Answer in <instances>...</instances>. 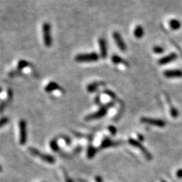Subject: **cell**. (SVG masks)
<instances>
[{
	"mask_svg": "<svg viewBox=\"0 0 182 182\" xmlns=\"http://www.w3.org/2000/svg\"><path fill=\"white\" fill-rule=\"evenodd\" d=\"M99 59V56L96 53H83V54H78L76 56L75 61L80 63L84 62H97Z\"/></svg>",
	"mask_w": 182,
	"mask_h": 182,
	"instance_id": "1",
	"label": "cell"
},
{
	"mask_svg": "<svg viewBox=\"0 0 182 182\" xmlns=\"http://www.w3.org/2000/svg\"><path fill=\"white\" fill-rule=\"evenodd\" d=\"M114 106V102H109L107 105L102 106L101 107L99 111L93 113V114H89L88 115H86L85 117V120L86 121H90V120H94V119H101V118L104 117V116L106 115L107 113V109L110 107L113 106Z\"/></svg>",
	"mask_w": 182,
	"mask_h": 182,
	"instance_id": "2",
	"label": "cell"
},
{
	"mask_svg": "<svg viewBox=\"0 0 182 182\" xmlns=\"http://www.w3.org/2000/svg\"><path fill=\"white\" fill-rule=\"evenodd\" d=\"M43 41L46 47H50L53 44V39L51 34V25L50 23H44L43 24Z\"/></svg>",
	"mask_w": 182,
	"mask_h": 182,
	"instance_id": "3",
	"label": "cell"
},
{
	"mask_svg": "<svg viewBox=\"0 0 182 182\" xmlns=\"http://www.w3.org/2000/svg\"><path fill=\"white\" fill-rule=\"evenodd\" d=\"M29 151L33 156L40 157V159H41L42 160H43L46 162L53 164L56 162V159H55L53 156H50V155H48V154H45V153H42L41 152L39 151V150H37V149L34 148V147H30Z\"/></svg>",
	"mask_w": 182,
	"mask_h": 182,
	"instance_id": "4",
	"label": "cell"
},
{
	"mask_svg": "<svg viewBox=\"0 0 182 182\" xmlns=\"http://www.w3.org/2000/svg\"><path fill=\"white\" fill-rule=\"evenodd\" d=\"M128 142H129V144H131V145H132L133 147L141 150V153L144 154V156H145L147 160H151V159H153V156L150 154V152H149L148 150H147V149L145 148V147L143 146V144H141V143H140L139 141L135 139H133V138H129Z\"/></svg>",
	"mask_w": 182,
	"mask_h": 182,
	"instance_id": "5",
	"label": "cell"
},
{
	"mask_svg": "<svg viewBox=\"0 0 182 182\" xmlns=\"http://www.w3.org/2000/svg\"><path fill=\"white\" fill-rule=\"evenodd\" d=\"M141 122L142 123L147 124L150 125H153V126L159 127V128H163L165 126V122L162 120V119H152V118L148 117H142L141 119Z\"/></svg>",
	"mask_w": 182,
	"mask_h": 182,
	"instance_id": "6",
	"label": "cell"
},
{
	"mask_svg": "<svg viewBox=\"0 0 182 182\" xmlns=\"http://www.w3.org/2000/svg\"><path fill=\"white\" fill-rule=\"evenodd\" d=\"M19 132H20V138L19 142L21 145L26 144L28 133H27V124L24 120H21L19 122Z\"/></svg>",
	"mask_w": 182,
	"mask_h": 182,
	"instance_id": "7",
	"label": "cell"
},
{
	"mask_svg": "<svg viewBox=\"0 0 182 182\" xmlns=\"http://www.w3.org/2000/svg\"><path fill=\"white\" fill-rule=\"evenodd\" d=\"M112 37H113V39H114L116 45H117L118 47L119 48V50L122 52L126 51L127 50L126 44H125V41H124L123 39H122L121 34H119V32H117V31H115V32L112 34Z\"/></svg>",
	"mask_w": 182,
	"mask_h": 182,
	"instance_id": "8",
	"label": "cell"
},
{
	"mask_svg": "<svg viewBox=\"0 0 182 182\" xmlns=\"http://www.w3.org/2000/svg\"><path fill=\"white\" fill-rule=\"evenodd\" d=\"M164 96H165V100H166L167 104H168V107H169V112L170 114H171V116L172 118H174V119H177L179 115L178 111H177V109L175 107H174L172 106L171 99H169V96H168L166 93H164Z\"/></svg>",
	"mask_w": 182,
	"mask_h": 182,
	"instance_id": "9",
	"label": "cell"
},
{
	"mask_svg": "<svg viewBox=\"0 0 182 182\" xmlns=\"http://www.w3.org/2000/svg\"><path fill=\"white\" fill-rule=\"evenodd\" d=\"M177 58V54H175V53H170V54L167 55L166 56H164V57L161 58V59L158 61V63H159V65H166V64L170 63V62H172L173 61L175 60Z\"/></svg>",
	"mask_w": 182,
	"mask_h": 182,
	"instance_id": "10",
	"label": "cell"
},
{
	"mask_svg": "<svg viewBox=\"0 0 182 182\" xmlns=\"http://www.w3.org/2000/svg\"><path fill=\"white\" fill-rule=\"evenodd\" d=\"M163 75L167 78H177L182 77V71L180 70H167L164 71Z\"/></svg>",
	"mask_w": 182,
	"mask_h": 182,
	"instance_id": "11",
	"label": "cell"
},
{
	"mask_svg": "<svg viewBox=\"0 0 182 182\" xmlns=\"http://www.w3.org/2000/svg\"><path fill=\"white\" fill-rule=\"evenodd\" d=\"M99 45L100 49V56L102 59H106L107 57V44L106 40L101 37L99 39Z\"/></svg>",
	"mask_w": 182,
	"mask_h": 182,
	"instance_id": "12",
	"label": "cell"
},
{
	"mask_svg": "<svg viewBox=\"0 0 182 182\" xmlns=\"http://www.w3.org/2000/svg\"><path fill=\"white\" fill-rule=\"evenodd\" d=\"M105 83L104 82H93L92 83H89L86 87V89L89 93H93L96 89H98L99 86H104Z\"/></svg>",
	"mask_w": 182,
	"mask_h": 182,
	"instance_id": "13",
	"label": "cell"
},
{
	"mask_svg": "<svg viewBox=\"0 0 182 182\" xmlns=\"http://www.w3.org/2000/svg\"><path fill=\"white\" fill-rule=\"evenodd\" d=\"M56 89H59V90H63L62 88L56 82H50V83L47 85V86L45 87V90L47 92H52V91L56 90Z\"/></svg>",
	"mask_w": 182,
	"mask_h": 182,
	"instance_id": "14",
	"label": "cell"
},
{
	"mask_svg": "<svg viewBox=\"0 0 182 182\" xmlns=\"http://www.w3.org/2000/svg\"><path fill=\"white\" fill-rule=\"evenodd\" d=\"M168 26L170 28L174 31H177V30L180 29V26H181V23L177 19H171L168 21Z\"/></svg>",
	"mask_w": 182,
	"mask_h": 182,
	"instance_id": "15",
	"label": "cell"
},
{
	"mask_svg": "<svg viewBox=\"0 0 182 182\" xmlns=\"http://www.w3.org/2000/svg\"><path fill=\"white\" fill-rule=\"evenodd\" d=\"M112 61L113 63L115 64V65H118V64H123V65H126V66L129 65L128 62H126L125 59H123L122 57H120V56H119L116 54H114L112 56Z\"/></svg>",
	"mask_w": 182,
	"mask_h": 182,
	"instance_id": "16",
	"label": "cell"
},
{
	"mask_svg": "<svg viewBox=\"0 0 182 182\" xmlns=\"http://www.w3.org/2000/svg\"><path fill=\"white\" fill-rule=\"evenodd\" d=\"M144 34V30L141 25H138V26L134 28V35L137 39L142 38Z\"/></svg>",
	"mask_w": 182,
	"mask_h": 182,
	"instance_id": "17",
	"label": "cell"
},
{
	"mask_svg": "<svg viewBox=\"0 0 182 182\" xmlns=\"http://www.w3.org/2000/svg\"><path fill=\"white\" fill-rule=\"evenodd\" d=\"M114 143L111 141V139L109 138H106L103 140V141L102 142V144H101V147L102 148H107V147H112V145H114Z\"/></svg>",
	"mask_w": 182,
	"mask_h": 182,
	"instance_id": "18",
	"label": "cell"
},
{
	"mask_svg": "<svg viewBox=\"0 0 182 182\" xmlns=\"http://www.w3.org/2000/svg\"><path fill=\"white\" fill-rule=\"evenodd\" d=\"M29 65L30 64L25 60L19 61V62L18 63V71H21V70L24 69V68H27V67L29 66Z\"/></svg>",
	"mask_w": 182,
	"mask_h": 182,
	"instance_id": "19",
	"label": "cell"
},
{
	"mask_svg": "<svg viewBox=\"0 0 182 182\" xmlns=\"http://www.w3.org/2000/svg\"><path fill=\"white\" fill-rule=\"evenodd\" d=\"M96 154V150L93 146H89L87 150V157L89 159H92L93 157V156Z\"/></svg>",
	"mask_w": 182,
	"mask_h": 182,
	"instance_id": "20",
	"label": "cell"
},
{
	"mask_svg": "<svg viewBox=\"0 0 182 182\" xmlns=\"http://www.w3.org/2000/svg\"><path fill=\"white\" fill-rule=\"evenodd\" d=\"M104 93H105L106 94L108 95V96H109V97H111L112 99H113L114 100H118L117 95H116L115 93L114 92H112V90H109V89H105V90H104Z\"/></svg>",
	"mask_w": 182,
	"mask_h": 182,
	"instance_id": "21",
	"label": "cell"
},
{
	"mask_svg": "<svg viewBox=\"0 0 182 182\" xmlns=\"http://www.w3.org/2000/svg\"><path fill=\"white\" fill-rule=\"evenodd\" d=\"M50 147H51L52 150L55 152L59 151V146H58L57 141L55 139H53V141H50Z\"/></svg>",
	"mask_w": 182,
	"mask_h": 182,
	"instance_id": "22",
	"label": "cell"
},
{
	"mask_svg": "<svg viewBox=\"0 0 182 182\" xmlns=\"http://www.w3.org/2000/svg\"><path fill=\"white\" fill-rule=\"evenodd\" d=\"M153 51L154 53L156 54H162L165 52V50L163 49V47H160V46H156L153 48Z\"/></svg>",
	"mask_w": 182,
	"mask_h": 182,
	"instance_id": "23",
	"label": "cell"
},
{
	"mask_svg": "<svg viewBox=\"0 0 182 182\" xmlns=\"http://www.w3.org/2000/svg\"><path fill=\"white\" fill-rule=\"evenodd\" d=\"M8 122V119L6 117H3L2 119H0V128H2V126H4L5 125H6Z\"/></svg>",
	"mask_w": 182,
	"mask_h": 182,
	"instance_id": "24",
	"label": "cell"
},
{
	"mask_svg": "<svg viewBox=\"0 0 182 182\" xmlns=\"http://www.w3.org/2000/svg\"><path fill=\"white\" fill-rule=\"evenodd\" d=\"M109 131L111 132V134H112V135H115L116 133H117V130H116V128H115L114 126H109Z\"/></svg>",
	"mask_w": 182,
	"mask_h": 182,
	"instance_id": "25",
	"label": "cell"
},
{
	"mask_svg": "<svg viewBox=\"0 0 182 182\" xmlns=\"http://www.w3.org/2000/svg\"><path fill=\"white\" fill-rule=\"evenodd\" d=\"M175 174L178 178H182V168H179V169L176 171Z\"/></svg>",
	"mask_w": 182,
	"mask_h": 182,
	"instance_id": "26",
	"label": "cell"
},
{
	"mask_svg": "<svg viewBox=\"0 0 182 182\" xmlns=\"http://www.w3.org/2000/svg\"><path fill=\"white\" fill-rule=\"evenodd\" d=\"M5 106H6V103L5 102H2L0 103V112L2 113L4 111Z\"/></svg>",
	"mask_w": 182,
	"mask_h": 182,
	"instance_id": "27",
	"label": "cell"
},
{
	"mask_svg": "<svg viewBox=\"0 0 182 182\" xmlns=\"http://www.w3.org/2000/svg\"><path fill=\"white\" fill-rule=\"evenodd\" d=\"M13 97V92L10 89H8V100H11Z\"/></svg>",
	"mask_w": 182,
	"mask_h": 182,
	"instance_id": "28",
	"label": "cell"
},
{
	"mask_svg": "<svg viewBox=\"0 0 182 182\" xmlns=\"http://www.w3.org/2000/svg\"><path fill=\"white\" fill-rule=\"evenodd\" d=\"M95 100H96V104H100V97H99V96H96V99H95Z\"/></svg>",
	"mask_w": 182,
	"mask_h": 182,
	"instance_id": "29",
	"label": "cell"
},
{
	"mask_svg": "<svg viewBox=\"0 0 182 182\" xmlns=\"http://www.w3.org/2000/svg\"><path fill=\"white\" fill-rule=\"evenodd\" d=\"M96 182H102V178H101V177H99V176H96Z\"/></svg>",
	"mask_w": 182,
	"mask_h": 182,
	"instance_id": "30",
	"label": "cell"
},
{
	"mask_svg": "<svg viewBox=\"0 0 182 182\" xmlns=\"http://www.w3.org/2000/svg\"><path fill=\"white\" fill-rule=\"evenodd\" d=\"M1 171H2V167L0 166V172H1Z\"/></svg>",
	"mask_w": 182,
	"mask_h": 182,
	"instance_id": "31",
	"label": "cell"
},
{
	"mask_svg": "<svg viewBox=\"0 0 182 182\" xmlns=\"http://www.w3.org/2000/svg\"><path fill=\"white\" fill-rule=\"evenodd\" d=\"M1 92H2V88L0 87V93H1Z\"/></svg>",
	"mask_w": 182,
	"mask_h": 182,
	"instance_id": "32",
	"label": "cell"
},
{
	"mask_svg": "<svg viewBox=\"0 0 182 182\" xmlns=\"http://www.w3.org/2000/svg\"><path fill=\"white\" fill-rule=\"evenodd\" d=\"M162 182H167V181H165V180H162Z\"/></svg>",
	"mask_w": 182,
	"mask_h": 182,
	"instance_id": "33",
	"label": "cell"
}]
</instances>
